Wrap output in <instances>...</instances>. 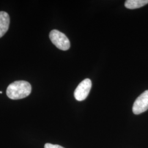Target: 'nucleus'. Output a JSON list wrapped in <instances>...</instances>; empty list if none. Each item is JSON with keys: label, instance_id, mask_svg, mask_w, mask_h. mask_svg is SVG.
I'll return each mask as SVG.
<instances>
[{"label": "nucleus", "instance_id": "f257e3e1", "mask_svg": "<svg viewBox=\"0 0 148 148\" xmlns=\"http://www.w3.org/2000/svg\"><path fill=\"white\" fill-rule=\"evenodd\" d=\"M32 92V86L25 81H17L9 85L6 93L8 98L13 100L26 98Z\"/></svg>", "mask_w": 148, "mask_h": 148}, {"label": "nucleus", "instance_id": "f03ea898", "mask_svg": "<svg viewBox=\"0 0 148 148\" xmlns=\"http://www.w3.org/2000/svg\"><path fill=\"white\" fill-rule=\"evenodd\" d=\"M49 38L52 42L60 50L66 51L70 47V43L68 38L57 30H53L49 34Z\"/></svg>", "mask_w": 148, "mask_h": 148}, {"label": "nucleus", "instance_id": "7ed1b4c3", "mask_svg": "<svg viewBox=\"0 0 148 148\" xmlns=\"http://www.w3.org/2000/svg\"><path fill=\"white\" fill-rule=\"evenodd\" d=\"M92 87V82L89 79L83 80L74 92V97L78 101L85 100L87 97Z\"/></svg>", "mask_w": 148, "mask_h": 148}, {"label": "nucleus", "instance_id": "20e7f679", "mask_svg": "<svg viewBox=\"0 0 148 148\" xmlns=\"http://www.w3.org/2000/svg\"><path fill=\"white\" fill-rule=\"evenodd\" d=\"M148 109V90L144 91L134 101L132 110L136 115H139Z\"/></svg>", "mask_w": 148, "mask_h": 148}, {"label": "nucleus", "instance_id": "39448f33", "mask_svg": "<svg viewBox=\"0 0 148 148\" xmlns=\"http://www.w3.org/2000/svg\"><path fill=\"white\" fill-rule=\"evenodd\" d=\"M10 18L8 14L3 11L0 12V38L4 36L8 30Z\"/></svg>", "mask_w": 148, "mask_h": 148}, {"label": "nucleus", "instance_id": "423d86ee", "mask_svg": "<svg viewBox=\"0 0 148 148\" xmlns=\"http://www.w3.org/2000/svg\"><path fill=\"white\" fill-rule=\"evenodd\" d=\"M148 3V0H127L125 3V6L131 10L142 7Z\"/></svg>", "mask_w": 148, "mask_h": 148}, {"label": "nucleus", "instance_id": "0eeeda50", "mask_svg": "<svg viewBox=\"0 0 148 148\" xmlns=\"http://www.w3.org/2000/svg\"><path fill=\"white\" fill-rule=\"evenodd\" d=\"M45 148H64L59 145H55L51 143H46L45 145Z\"/></svg>", "mask_w": 148, "mask_h": 148}]
</instances>
